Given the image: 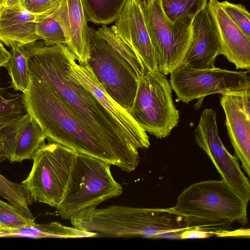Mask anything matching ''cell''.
Returning <instances> with one entry per match:
<instances>
[{
    "label": "cell",
    "mask_w": 250,
    "mask_h": 250,
    "mask_svg": "<svg viewBox=\"0 0 250 250\" xmlns=\"http://www.w3.org/2000/svg\"><path fill=\"white\" fill-rule=\"evenodd\" d=\"M10 57L9 52L0 41V67H4Z\"/></svg>",
    "instance_id": "31"
},
{
    "label": "cell",
    "mask_w": 250,
    "mask_h": 250,
    "mask_svg": "<svg viewBox=\"0 0 250 250\" xmlns=\"http://www.w3.org/2000/svg\"><path fill=\"white\" fill-rule=\"evenodd\" d=\"M109 164L78 153L63 198L55 208L63 220L121 195L123 188L113 178Z\"/></svg>",
    "instance_id": "5"
},
{
    "label": "cell",
    "mask_w": 250,
    "mask_h": 250,
    "mask_svg": "<svg viewBox=\"0 0 250 250\" xmlns=\"http://www.w3.org/2000/svg\"><path fill=\"white\" fill-rule=\"evenodd\" d=\"M208 6L215 26L220 55L237 69L250 68V38L228 15L218 0H209Z\"/></svg>",
    "instance_id": "17"
},
{
    "label": "cell",
    "mask_w": 250,
    "mask_h": 250,
    "mask_svg": "<svg viewBox=\"0 0 250 250\" xmlns=\"http://www.w3.org/2000/svg\"><path fill=\"white\" fill-rule=\"evenodd\" d=\"M163 10L176 24H191L196 14L208 4L207 0H161Z\"/></svg>",
    "instance_id": "23"
},
{
    "label": "cell",
    "mask_w": 250,
    "mask_h": 250,
    "mask_svg": "<svg viewBox=\"0 0 250 250\" xmlns=\"http://www.w3.org/2000/svg\"><path fill=\"white\" fill-rule=\"evenodd\" d=\"M127 0H81L88 21L107 25L116 21Z\"/></svg>",
    "instance_id": "22"
},
{
    "label": "cell",
    "mask_w": 250,
    "mask_h": 250,
    "mask_svg": "<svg viewBox=\"0 0 250 250\" xmlns=\"http://www.w3.org/2000/svg\"><path fill=\"white\" fill-rule=\"evenodd\" d=\"M24 46L30 76L44 80L63 99L114 155L122 170H135L139 164L138 149L95 96L70 72L67 47L46 46L38 41Z\"/></svg>",
    "instance_id": "1"
},
{
    "label": "cell",
    "mask_w": 250,
    "mask_h": 250,
    "mask_svg": "<svg viewBox=\"0 0 250 250\" xmlns=\"http://www.w3.org/2000/svg\"><path fill=\"white\" fill-rule=\"evenodd\" d=\"M191 31V43L182 64L195 69L214 66L220 46L208 4L193 18Z\"/></svg>",
    "instance_id": "18"
},
{
    "label": "cell",
    "mask_w": 250,
    "mask_h": 250,
    "mask_svg": "<svg viewBox=\"0 0 250 250\" xmlns=\"http://www.w3.org/2000/svg\"><path fill=\"white\" fill-rule=\"evenodd\" d=\"M249 73L250 70L235 71L215 66L195 69L182 64L170 73L169 83L178 100L188 104L213 94L244 93L250 90Z\"/></svg>",
    "instance_id": "9"
},
{
    "label": "cell",
    "mask_w": 250,
    "mask_h": 250,
    "mask_svg": "<svg viewBox=\"0 0 250 250\" xmlns=\"http://www.w3.org/2000/svg\"><path fill=\"white\" fill-rule=\"evenodd\" d=\"M228 134L235 156L250 175V90L242 94H221Z\"/></svg>",
    "instance_id": "14"
},
{
    "label": "cell",
    "mask_w": 250,
    "mask_h": 250,
    "mask_svg": "<svg viewBox=\"0 0 250 250\" xmlns=\"http://www.w3.org/2000/svg\"><path fill=\"white\" fill-rule=\"evenodd\" d=\"M220 4L231 20L250 38V15L246 7L227 0L220 1Z\"/></svg>",
    "instance_id": "27"
},
{
    "label": "cell",
    "mask_w": 250,
    "mask_h": 250,
    "mask_svg": "<svg viewBox=\"0 0 250 250\" xmlns=\"http://www.w3.org/2000/svg\"><path fill=\"white\" fill-rule=\"evenodd\" d=\"M212 235L211 232L199 229H188L181 233L179 239L205 238Z\"/></svg>",
    "instance_id": "30"
},
{
    "label": "cell",
    "mask_w": 250,
    "mask_h": 250,
    "mask_svg": "<svg viewBox=\"0 0 250 250\" xmlns=\"http://www.w3.org/2000/svg\"><path fill=\"white\" fill-rule=\"evenodd\" d=\"M70 220L79 229L96 233V237L178 238L189 229L187 219L172 207L91 208L77 213Z\"/></svg>",
    "instance_id": "3"
},
{
    "label": "cell",
    "mask_w": 250,
    "mask_h": 250,
    "mask_svg": "<svg viewBox=\"0 0 250 250\" xmlns=\"http://www.w3.org/2000/svg\"><path fill=\"white\" fill-rule=\"evenodd\" d=\"M170 83L159 71L143 74L129 113L146 132L158 139L167 137L179 121Z\"/></svg>",
    "instance_id": "7"
},
{
    "label": "cell",
    "mask_w": 250,
    "mask_h": 250,
    "mask_svg": "<svg viewBox=\"0 0 250 250\" xmlns=\"http://www.w3.org/2000/svg\"><path fill=\"white\" fill-rule=\"evenodd\" d=\"M96 233L67 227L59 222L43 224L36 222L16 229H0V237H23L31 238H94Z\"/></svg>",
    "instance_id": "20"
},
{
    "label": "cell",
    "mask_w": 250,
    "mask_h": 250,
    "mask_svg": "<svg viewBox=\"0 0 250 250\" xmlns=\"http://www.w3.org/2000/svg\"><path fill=\"white\" fill-rule=\"evenodd\" d=\"M30 77L28 90L23 93L26 109L39 124L48 141L120 169L114 155L63 99L42 79Z\"/></svg>",
    "instance_id": "2"
},
{
    "label": "cell",
    "mask_w": 250,
    "mask_h": 250,
    "mask_svg": "<svg viewBox=\"0 0 250 250\" xmlns=\"http://www.w3.org/2000/svg\"><path fill=\"white\" fill-rule=\"evenodd\" d=\"M143 6L157 70L168 75L183 62L191 41V24H176L170 21L163 10L161 0H143Z\"/></svg>",
    "instance_id": "10"
},
{
    "label": "cell",
    "mask_w": 250,
    "mask_h": 250,
    "mask_svg": "<svg viewBox=\"0 0 250 250\" xmlns=\"http://www.w3.org/2000/svg\"><path fill=\"white\" fill-rule=\"evenodd\" d=\"M111 30L135 54L143 73L157 70L155 52L146 23L143 0H127Z\"/></svg>",
    "instance_id": "12"
},
{
    "label": "cell",
    "mask_w": 250,
    "mask_h": 250,
    "mask_svg": "<svg viewBox=\"0 0 250 250\" xmlns=\"http://www.w3.org/2000/svg\"><path fill=\"white\" fill-rule=\"evenodd\" d=\"M61 0H24L23 8L29 13L39 15L49 12L56 7Z\"/></svg>",
    "instance_id": "29"
},
{
    "label": "cell",
    "mask_w": 250,
    "mask_h": 250,
    "mask_svg": "<svg viewBox=\"0 0 250 250\" xmlns=\"http://www.w3.org/2000/svg\"><path fill=\"white\" fill-rule=\"evenodd\" d=\"M248 204L222 179L208 180L186 188L172 208L187 219L190 229L214 235L235 222L247 225Z\"/></svg>",
    "instance_id": "4"
},
{
    "label": "cell",
    "mask_w": 250,
    "mask_h": 250,
    "mask_svg": "<svg viewBox=\"0 0 250 250\" xmlns=\"http://www.w3.org/2000/svg\"><path fill=\"white\" fill-rule=\"evenodd\" d=\"M22 215L11 205L0 200V229H16L34 223Z\"/></svg>",
    "instance_id": "28"
},
{
    "label": "cell",
    "mask_w": 250,
    "mask_h": 250,
    "mask_svg": "<svg viewBox=\"0 0 250 250\" xmlns=\"http://www.w3.org/2000/svg\"><path fill=\"white\" fill-rule=\"evenodd\" d=\"M197 145L208 156L222 179L247 202L250 199V184L240 167L238 159L224 146L218 133L216 112L205 108L194 132Z\"/></svg>",
    "instance_id": "11"
},
{
    "label": "cell",
    "mask_w": 250,
    "mask_h": 250,
    "mask_svg": "<svg viewBox=\"0 0 250 250\" xmlns=\"http://www.w3.org/2000/svg\"><path fill=\"white\" fill-rule=\"evenodd\" d=\"M46 139L39 124L28 113L0 128V142L11 163L32 159Z\"/></svg>",
    "instance_id": "15"
},
{
    "label": "cell",
    "mask_w": 250,
    "mask_h": 250,
    "mask_svg": "<svg viewBox=\"0 0 250 250\" xmlns=\"http://www.w3.org/2000/svg\"><path fill=\"white\" fill-rule=\"evenodd\" d=\"M70 72L98 99L102 105L121 127L129 141L138 149L150 146L147 132L130 114L114 102L105 92L87 63L78 62L72 52H67Z\"/></svg>",
    "instance_id": "13"
},
{
    "label": "cell",
    "mask_w": 250,
    "mask_h": 250,
    "mask_svg": "<svg viewBox=\"0 0 250 250\" xmlns=\"http://www.w3.org/2000/svg\"><path fill=\"white\" fill-rule=\"evenodd\" d=\"M3 1V0H0V8H1L2 6Z\"/></svg>",
    "instance_id": "34"
},
{
    "label": "cell",
    "mask_w": 250,
    "mask_h": 250,
    "mask_svg": "<svg viewBox=\"0 0 250 250\" xmlns=\"http://www.w3.org/2000/svg\"><path fill=\"white\" fill-rule=\"evenodd\" d=\"M0 195L7 199L22 215L35 222L28 208L34 200L24 185L12 182L0 174Z\"/></svg>",
    "instance_id": "24"
},
{
    "label": "cell",
    "mask_w": 250,
    "mask_h": 250,
    "mask_svg": "<svg viewBox=\"0 0 250 250\" xmlns=\"http://www.w3.org/2000/svg\"><path fill=\"white\" fill-rule=\"evenodd\" d=\"M0 87V128L27 113L23 93H13Z\"/></svg>",
    "instance_id": "25"
},
{
    "label": "cell",
    "mask_w": 250,
    "mask_h": 250,
    "mask_svg": "<svg viewBox=\"0 0 250 250\" xmlns=\"http://www.w3.org/2000/svg\"><path fill=\"white\" fill-rule=\"evenodd\" d=\"M7 159V155L2 144L0 142V162Z\"/></svg>",
    "instance_id": "33"
},
{
    "label": "cell",
    "mask_w": 250,
    "mask_h": 250,
    "mask_svg": "<svg viewBox=\"0 0 250 250\" xmlns=\"http://www.w3.org/2000/svg\"><path fill=\"white\" fill-rule=\"evenodd\" d=\"M89 56L87 64L107 94L129 113L140 79L143 75L138 64L130 60L89 27Z\"/></svg>",
    "instance_id": "6"
},
{
    "label": "cell",
    "mask_w": 250,
    "mask_h": 250,
    "mask_svg": "<svg viewBox=\"0 0 250 250\" xmlns=\"http://www.w3.org/2000/svg\"><path fill=\"white\" fill-rule=\"evenodd\" d=\"M54 9L45 13L37 15V33L46 46L65 45V38L62 28L51 14Z\"/></svg>",
    "instance_id": "26"
},
{
    "label": "cell",
    "mask_w": 250,
    "mask_h": 250,
    "mask_svg": "<svg viewBox=\"0 0 250 250\" xmlns=\"http://www.w3.org/2000/svg\"><path fill=\"white\" fill-rule=\"evenodd\" d=\"M37 15L24 8H0V41L10 47L13 43L26 45L39 40Z\"/></svg>",
    "instance_id": "19"
},
{
    "label": "cell",
    "mask_w": 250,
    "mask_h": 250,
    "mask_svg": "<svg viewBox=\"0 0 250 250\" xmlns=\"http://www.w3.org/2000/svg\"><path fill=\"white\" fill-rule=\"evenodd\" d=\"M24 0H3V7L24 8L23 7Z\"/></svg>",
    "instance_id": "32"
},
{
    "label": "cell",
    "mask_w": 250,
    "mask_h": 250,
    "mask_svg": "<svg viewBox=\"0 0 250 250\" xmlns=\"http://www.w3.org/2000/svg\"><path fill=\"white\" fill-rule=\"evenodd\" d=\"M51 14L62 27L65 45L77 61L87 63L89 56V27L81 0H61Z\"/></svg>",
    "instance_id": "16"
},
{
    "label": "cell",
    "mask_w": 250,
    "mask_h": 250,
    "mask_svg": "<svg viewBox=\"0 0 250 250\" xmlns=\"http://www.w3.org/2000/svg\"><path fill=\"white\" fill-rule=\"evenodd\" d=\"M9 48L10 57L4 67L10 76L11 86L15 91L25 93L31 81L28 52L24 45L18 43L12 44Z\"/></svg>",
    "instance_id": "21"
},
{
    "label": "cell",
    "mask_w": 250,
    "mask_h": 250,
    "mask_svg": "<svg viewBox=\"0 0 250 250\" xmlns=\"http://www.w3.org/2000/svg\"><path fill=\"white\" fill-rule=\"evenodd\" d=\"M78 153L56 142L48 141L35 152L33 166L21 184L34 201L56 208L64 194Z\"/></svg>",
    "instance_id": "8"
}]
</instances>
